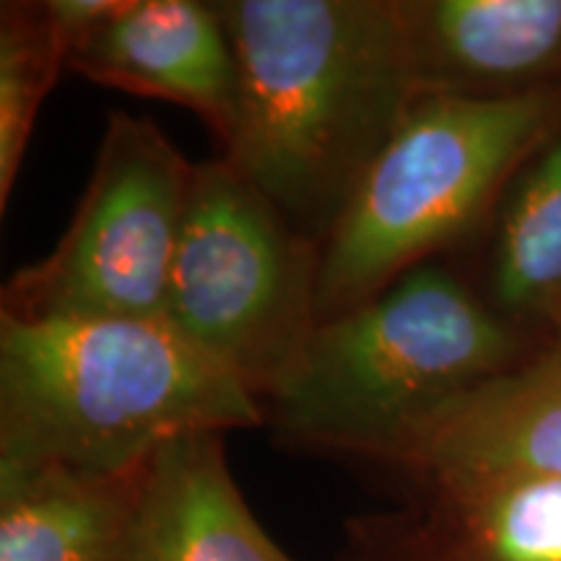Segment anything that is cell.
<instances>
[{
	"label": "cell",
	"mask_w": 561,
	"mask_h": 561,
	"mask_svg": "<svg viewBox=\"0 0 561 561\" xmlns=\"http://www.w3.org/2000/svg\"><path fill=\"white\" fill-rule=\"evenodd\" d=\"M320 244L224 157L201 161L164 322L265 405L320 325Z\"/></svg>",
	"instance_id": "obj_5"
},
{
	"label": "cell",
	"mask_w": 561,
	"mask_h": 561,
	"mask_svg": "<svg viewBox=\"0 0 561 561\" xmlns=\"http://www.w3.org/2000/svg\"><path fill=\"white\" fill-rule=\"evenodd\" d=\"M138 471L0 466V561H133Z\"/></svg>",
	"instance_id": "obj_11"
},
{
	"label": "cell",
	"mask_w": 561,
	"mask_h": 561,
	"mask_svg": "<svg viewBox=\"0 0 561 561\" xmlns=\"http://www.w3.org/2000/svg\"><path fill=\"white\" fill-rule=\"evenodd\" d=\"M240 68L221 157L314 242L419 100L401 0H221Z\"/></svg>",
	"instance_id": "obj_1"
},
{
	"label": "cell",
	"mask_w": 561,
	"mask_h": 561,
	"mask_svg": "<svg viewBox=\"0 0 561 561\" xmlns=\"http://www.w3.org/2000/svg\"><path fill=\"white\" fill-rule=\"evenodd\" d=\"M419 96L561 91V0H401Z\"/></svg>",
	"instance_id": "obj_8"
},
{
	"label": "cell",
	"mask_w": 561,
	"mask_h": 561,
	"mask_svg": "<svg viewBox=\"0 0 561 561\" xmlns=\"http://www.w3.org/2000/svg\"><path fill=\"white\" fill-rule=\"evenodd\" d=\"M263 424L265 405L164 320L0 312V466L123 476L170 439Z\"/></svg>",
	"instance_id": "obj_2"
},
{
	"label": "cell",
	"mask_w": 561,
	"mask_h": 561,
	"mask_svg": "<svg viewBox=\"0 0 561 561\" xmlns=\"http://www.w3.org/2000/svg\"><path fill=\"white\" fill-rule=\"evenodd\" d=\"M66 70L102 87L187 107L229 144L240 68L216 3L121 0L68 45Z\"/></svg>",
	"instance_id": "obj_7"
},
{
	"label": "cell",
	"mask_w": 561,
	"mask_h": 561,
	"mask_svg": "<svg viewBox=\"0 0 561 561\" xmlns=\"http://www.w3.org/2000/svg\"><path fill=\"white\" fill-rule=\"evenodd\" d=\"M520 359V331L430 261L322 320L265 413L291 445L392 468L426 421Z\"/></svg>",
	"instance_id": "obj_3"
},
{
	"label": "cell",
	"mask_w": 561,
	"mask_h": 561,
	"mask_svg": "<svg viewBox=\"0 0 561 561\" xmlns=\"http://www.w3.org/2000/svg\"><path fill=\"white\" fill-rule=\"evenodd\" d=\"M479 294L515 331L561 328V121L504 187Z\"/></svg>",
	"instance_id": "obj_13"
},
{
	"label": "cell",
	"mask_w": 561,
	"mask_h": 561,
	"mask_svg": "<svg viewBox=\"0 0 561 561\" xmlns=\"http://www.w3.org/2000/svg\"><path fill=\"white\" fill-rule=\"evenodd\" d=\"M413 523L434 561H561V479L453 473L416 481Z\"/></svg>",
	"instance_id": "obj_12"
},
{
	"label": "cell",
	"mask_w": 561,
	"mask_h": 561,
	"mask_svg": "<svg viewBox=\"0 0 561 561\" xmlns=\"http://www.w3.org/2000/svg\"><path fill=\"white\" fill-rule=\"evenodd\" d=\"M339 561H434L421 541L411 510L364 517L348 528Z\"/></svg>",
	"instance_id": "obj_15"
},
{
	"label": "cell",
	"mask_w": 561,
	"mask_h": 561,
	"mask_svg": "<svg viewBox=\"0 0 561 561\" xmlns=\"http://www.w3.org/2000/svg\"><path fill=\"white\" fill-rule=\"evenodd\" d=\"M133 561H297L252 515L224 434L170 439L140 466Z\"/></svg>",
	"instance_id": "obj_10"
},
{
	"label": "cell",
	"mask_w": 561,
	"mask_h": 561,
	"mask_svg": "<svg viewBox=\"0 0 561 561\" xmlns=\"http://www.w3.org/2000/svg\"><path fill=\"white\" fill-rule=\"evenodd\" d=\"M68 39L47 0L0 5V208L5 210L45 96L66 70Z\"/></svg>",
	"instance_id": "obj_14"
},
{
	"label": "cell",
	"mask_w": 561,
	"mask_h": 561,
	"mask_svg": "<svg viewBox=\"0 0 561 561\" xmlns=\"http://www.w3.org/2000/svg\"><path fill=\"white\" fill-rule=\"evenodd\" d=\"M561 121V91L419 96L320 248V322L354 310L471 231Z\"/></svg>",
	"instance_id": "obj_4"
},
{
	"label": "cell",
	"mask_w": 561,
	"mask_h": 561,
	"mask_svg": "<svg viewBox=\"0 0 561 561\" xmlns=\"http://www.w3.org/2000/svg\"><path fill=\"white\" fill-rule=\"evenodd\" d=\"M392 468L413 481L453 473L561 479V328L426 421Z\"/></svg>",
	"instance_id": "obj_9"
},
{
	"label": "cell",
	"mask_w": 561,
	"mask_h": 561,
	"mask_svg": "<svg viewBox=\"0 0 561 561\" xmlns=\"http://www.w3.org/2000/svg\"><path fill=\"white\" fill-rule=\"evenodd\" d=\"M195 170L149 117L110 112L73 219L50 255L9 278L0 312L164 320Z\"/></svg>",
	"instance_id": "obj_6"
}]
</instances>
